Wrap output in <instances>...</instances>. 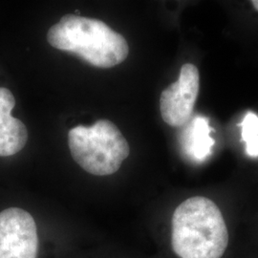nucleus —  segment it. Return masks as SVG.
I'll return each instance as SVG.
<instances>
[{
    "instance_id": "9",
    "label": "nucleus",
    "mask_w": 258,
    "mask_h": 258,
    "mask_svg": "<svg viewBox=\"0 0 258 258\" xmlns=\"http://www.w3.org/2000/svg\"><path fill=\"white\" fill-rule=\"evenodd\" d=\"M251 4H252V6H253L258 12V0H252V1H251Z\"/></svg>"
},
{
    "instance_id": "4",
    "label": "nucleus",
    "mask_w": 258,
    "mask_h": 258,
    "mask_svg": "<svg viewBox=\"0 0 258 258\" xmlns=\"http://www.w3.org/2000/svg\"><path fill=\"white\" fill-rule=\"evenodd\" d=\"M38 236L29 212L10 208L0 212V258H37Z\"/></svg>"
},
{
    "instance_id": "1",
    "label": "nucleus",
    "mask_w": 258,
    "mask_h": 258,
    "mask_svg": "<svg viewBox=\"0 0 258 258\" xmlns=\"http://www.w3.org/2000/svg\"><path fill=\"white\" fill-rule=\"evenodd\" d=\"M230 244L219 207L205 196L180 204L171 220V247L179 258H222Z\"/></svg>"
},
{
    "instance_id": "7",
    "label": "nucleus",
    "mask_w": 258,
    "mask_h": 258,
    "mask_svg": "<svg viewBox=\"0 0 258 258\" xmlns=\"http://www.w3.org/2000/svg\"><path fill=\"white\" fill-rule=\"evenodd\" d=\"M209 120L203 117L194 118L184 130L182 144L185 152L196 160H203L211 153L214 140L211 137Z\"/></svg>"
},
{
    "instance_id": "8",
    "label": "nucleus",
    "mask_w": 258,
    "mask_h": 258,
    "mask_svg": "<svg viewBox=\"0 0 258 258\" xmlns=\"http://www.w3.org/2000/svg\"><path fill=\"white\" fill-rule=\"evenodd\" d=\"M242 138L246 143V152L251 157H258V117L248 112L242 122Z\"/></svg>"
},
{
    "instance_id": "3",
    "label": "nucleus",
    "mask_w": 258,
    "mask_h": 258,
    "mask_svg": "<svg viewBox=\"0 0 258 258\" xmlns=\"http://www.w3.org/2000/svg\"><path fill=\"white\" fill-rule=\"evenodd\" d=\"M68 145L75 162L96 176L114 174L128 157L129 146L112 121L101 120L92 126L78 125L68 133Z\"/></svg>"
},
{
    "instance_id": "5",
    "label": "nucleus",
    "mask_w": 258,
    "mask_h": 258,
    "mask_svg": "<svg viewBox=\"0 0 258 258\" xmlns=\"http://www.w3.org/2000/svg\"><path fill=\"white\" fill-rule=\"evenodd\" d=\"M200 86L199 71L195 65L182 66L178 81L161 94L160 111L164 121L170 126H184L194 112Z\"/></svg>"
},
{
    "instance_id": "2",
    "label": "nucleus",
    "mask_w": 258,
    "mask_h": 258,
    "mask_svg": "<svg viewBox=\"0 0 258 258\" xmlns=\"http://www.w3.org/2000/svg\"><path fill=\"white\" fill-rule=\"evenodd\" d=\"M47 40L55 49L73 53L99 68L120 64L129 53L125 38L104 22L75 15H66L50 28Z\"/></svg>"
},
{
    "instance_id": "6",
    "label": "nucleus",
    "mask_w": 258,
    "mask_h": 258,
    "mask_svg": "<svg viewBox=\"0 0 258 258\" xmlns=\"http://www.w3.org/2000/svg\"><path fill=\"white\" fill-rule=\"evenodd\" d=\"M15 105L13 93L7 88L0 87V157L19 153L27 143L25 124L11 114Z\"/></svg>"
}]
</instances>
